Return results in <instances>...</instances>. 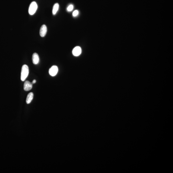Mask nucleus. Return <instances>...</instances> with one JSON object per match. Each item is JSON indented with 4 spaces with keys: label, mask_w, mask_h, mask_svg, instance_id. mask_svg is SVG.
I'll return each instance as SVG.
<instances>
[{
    "label": "nucleus",
    "mask_w": 173,
    "mask_h": 173,
    "mask_svg": "<svg viewBox=\"0 0 173 173\" xmlns=\"http://www.w3.org/2000/svg\"><path fill=\"white\" fill-rule=\"evenodd\" d=\"M29 73V70L28 66L26 65H24L22 68L21 72V79L22 81H24L27 77Z\"/></svg>",
    "instance_id": "obj_1"
},
{
    "label": "nucleus",
    "mask_w": 173,
    "mask_h": 173,
    "mask_svg": "<svg viewBox=\"0 0 173 173\" xmlns=\"http://www.w3.org/2000/svg\"><path fill=\"white\" fill-rule=\"evenodd\" d=\"M38 8V5L35 1L32 2L29 8V13L30 15H33L35 14Z\"/></svg>",
    "instance_id": "obj_2"
},
{
    "label": "nucleus",
    "mask_w": 173,
    "mask_h": 173,
    "mask_svg": "<svg viewBox=\"0 0 173 173\" xmlns=\"http://www.w3.org/2000/svg\"><path fill=\"white\" fill-rule=\"evenodd\" d=\"M58 71V67L57 66H53L49 69V74L52 76H54L57 75Z\"/></svg>",
    "instance_id": "obj_3"
},
{
    "label": "nucleus",
    "mask_w": 173,
    "mask_h": 173,
    "mask_svg": "<svg viewBox=\"0 0 173 173\" xmlns=\"http://www.w3.org/2000/svg\"><path fill=\"white\" fill-rule=\"evenodd\" d=\"M72 53L73 55L76 57L80 56L81 53V49L79 46L75 47L73 49Z\"/></svg>",
    "instance_id": "obj_4"
},
{
    "label": "nucleus",
    "mask_w": 173,
    "mask_h": 173,
    "mask_svg": "<svg viewBox=\"0 0 173 173\" xmlns=\"http://www.w3.org/2000/svg\"><path fill=\"white\" fill-rule=\"evenodd\" d=\"M47 26L44 25H42L41 27L40 31H39V34L41 37H45L47 34Z\"/></svg>",
    "instance_id": "obj_5"
},
{
    "label": "nucleus",
    "mask_w": 173,
    "mask_h": 173,
    "mask_svg": "<svg viewBox=\"0 0 173 173\" xmlns=\"http://www.w3.org/2000/svg\"><path fill=\"white\" fill-rule=\"evenodd\" d=\"M32 87V83L28 81H25L24 84V90L26 91H29L31 90Z\"/></svg>",
    "instance_id": "obj_6"
},
{
    "label": "nucleus",
    "mask_w": 173,
    "mask_h": 173,
    "mask_svg": "<svg viewBox=\"0 0 173 173\" xmlns=\"http://www.w3.org/2000/svg\"><path fill=\"white\" fill-rule=\"evenodd\" d=\"M32 61L34 64L37 65L39 62V59L38 55L36 53H34L32 56Z\"/></svg>",
    "instance_id": "obj_7"
},
{
    "label": "nucleus",
    "mask_w": 173,
    "mask_h": 173,
    "mask_svg": "<svg viewBox=\"0 0 173 173\" xmlns=\"http://www.w3.org/2000/svg\"><path fill=\"white\" fill-rule=\"evenodd\" d=\"M33 98H34V94L32 92H30L29 94L26 98V103L27 104L30 103L33 100Z\"/></svg>",
    "instance_id": "obj_8"
},
{
    "label": "nucleus",
    "mask_w": 173,
    "mask_h": 173,
    "mask_svg": "<svg viewBox=\"0 0 173 173\" xmlns=\"http://www.w3.org/2000/svg\"><path fill=\"white\" fill-rule=\"evenodd\" d=\"M59 8V5L58 3H56L54 5L52 10V13L53 15H55L58 12Z\"/></svg>",
    "instance_id": "obj_9"
},
{
    "label": "nucleus",
    "mask_w": 173,
    "mask_h": 173,
    "mask_svg": "<svg viewBox=\"0 0 173 173\" xmlns=\"http://www.w3.org/2000/svg\"><path fill=\"white\" fill-rule=\"evenodd\" d=\"M73 6L72 5H70L68 6V8H67V11L68 12H70L72 11L73 9Z\"/></svg>",
    "instance_id": "obj_10"
},
{
    "label": "nucleus",
    "mask_w": 173,
    "mask_h": 173,
    "mask_svg": "<svg viewBox=\"0 0 173 173\" xmlns=\"http://www.w3.org/2000/svg\"><path fill=\"white\" fill-rule=\"evenodd\" d=\"M79 14V11L77 10H75L72 13L73 16L74 17H75L77 16V15Z\"/></svg>",
    "instance_id": "obj_11"
},
{
    "label": "nucleus",
    "mask_w": 173,
    "mask_h": 173,
    "mask_svg": "<svg viewBox=\"0 0 173 173\" xmlns=\"http://www.w3.org/2000/svg\"><path fill=\"white\" fill-rule=\"evenodd\" d=\"M36 80H34L33 81V84H35L36 83Z\"/></svg>",
    "instance_id": "obj_12"
}]
</instances>
